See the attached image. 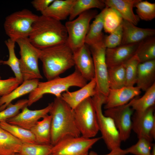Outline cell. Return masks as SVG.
I'll list each match as a JSON object with an SVG mask.
<instances>
[{"label": "cell", "instance_id": "obj_1", "mask_svg": "<svg viewBox=\"0 0 155 155\" xmlns=\"http://www.w3.org/2000/svg\"><path fill=\"white\" fill-rule=\"evenodd\" d=\"M28 38L33 45L42 50L66 43L67 33L61 21L42 15L33 24Z\"/></svg>", "mask_w": 155, "mask_h": 155}, {"label": "cell", "instance_id": "obj_2", "mask_svg": "<svg viewBox=\"0 0 155 155\" xmlns=\"http://www.w3.org/2000/svg\"><path fill=\"white\" fill-rule=\"evenodd\" d=\"M49 111L51 117V144L69 137H78L80 133L76 125L73 110L61 98L55 97Z\"/></svg>", "mask_w": 155, "mask_h": 155}, {"label": "cell", "instance_id": "obj_3", "mask_svg": "<svg viewBox=\"0 0 155 155\" xmlns=\"http://www.w3.org/2000/svg\"><path fill=\"white\" fill-rule=\"evenodd\" d=\"M39 59L47 80L59 77L75 65L73 52L67 42L40 50Z\"/></svg>", "mask_w": 155, "mask_h": 155}, {"label": "cell", "instance_id": "obj_4", "mask_svg": "<svg viewBox=\"0 0 155 155\" xmlns=\"http://www.w3.org/2000/svg\"><path fill=\"white\" fill-rule=\"evenodd\" d=\"M87 82L76 68L72 73L65 77L59 76L46 82H39L36 87L29 94L28 106H31L46 94L61 97L62 93L68 91L70 87L82 88Z\"/></svg>", "mask_w": 155, "mask_h": 155}, {"label": "cell", "instance_id": "obj_5", "mask_svg": "<svg viewBox=\"0 0 155 155\" xmlns=\"http://www.w3.org/2000/svg\"><path fill=\"white\" fill-rule=\"evenodd\" d=\"M38 16L26 9L13 13L5 18L4 27L6 34L15 42L19 39L28 38Z\"/></svg>", "mask_w": 155, "mask_h": 155}, {"label": "cell", "instance_id": "obj_6", "mask_svg": "<svg viewBox=\"0 0 155 155\" xmlns=\"http://www.w3.org/2000/svg\"><path fill=\"white\" fill-rule=\"evenodd\" d=\"M16 42L20 48V69L24 81L42 79L38 63L40 50L33 45L28 38L19 39Z\"/></svg>", "mask_w": 155, "mask_h": 155}, {"label": "cell", "instance_id": "obj_7", "mask_svg": "<svg viewBox=\"0 0 155 155\" xmlns=\"http://www.w3.org/2000/svg\"><path fill=\"white\" fill-rule=\"evenodd\" d=\"M73 111L75 123L81 135L87 138L95 137L99 129L92 97L82 101Z\"/></svg>", "mask_w": 155, "mask_h": 155}, {"label": "cell", "instance_id": "obj_8", "mask_svg": "<svg viewBox=\"0 0 155 155\" xmlns=\"http://www.w3.org/2000/svg\"><path fill=\"white\" fill-rule=\"evenodd\" d=\"M98 14L97 10L90 9L82 13L75 19L66 22L65 26L67 33V43L73 52L85 44L90 23Z\"/></svg>", "mask_w": 155, "mask_h": 155}, {"label": "cell", "instance_id": "obj_9", "mask_svg": "<svg viewBox=\"0 0 155 155\" xmlns=\"http://www.w3.org/2000/svg\"><path fill=\"white\" fill-rule=\"evenodd\" d=\"M95 106L99 131L108 149L110 151L120 147L121 140L119 131L113 120L105 115L102 107L106 98L97 93L92 97Z\"/></svg>", "mask_w": 155, "mask_h": 155}, {"label": "cell", "instance_id": "obj_10", "mask_svg": "<svg viewBox=\"0 0 155 155\" xmlns=\"http://www.w3.org/2000/svg\"><path fill=\"white\" fill-rule=\"evenodd\" d=\"M94 64L97 93L106 98L109 92L108 68L104 40L89 46Z\"/></svg>", "mask_w": 155, "mask_h": 155}, {"label": "cell", "instance_id": "obj_11", "mask_svg": "<svg viewBox=\"0 0 155 155\" xmlns=\"http://www.w3.org/2000/svg\"><path fill=\"white\" fill-rule=\"evenodd\" d=\"M101 137L87 138L81 136L63 139L53 146L52 155H88L89 151Z\"/></svg>", "mask_w": 155, "mask_h": 155}, {"label": "cell", "instance_id": "obj_12", "mask_svg": "<svg viewBox=\"0 0 155 155\" xmlns=\"http://www.w3.org/2000/svg\"><path fill=\"white\" fill-rule=\"evenodd\" d=\"M134 111L128 103L105 109L104 115L111 118L119 131L121 141L129 137L132 130V117Z\"/></svg>", "mask_w": 155, "mask_h": 155}, {"label": "cell", "instance_id": "obj_13", "mask_svg": "<svg viewBox=\"0 0 155 155\" xmlns=\"http://www.w3.org/2000/svg\"><path fill=\"white\" fill-rule=\"evenodd\" d=\"M154 106L142 113L135 112L132 117V130L138 138H145L152 142L155 138Z\"/></svg>", "mask_w": 155, "mask_h": 155}, {"label": "cell", "instance_id": "obj_14", "mask_svg": "<svg viewBox=\"0 0 155 155\" xmlns=\"http://www.w3.org/2000/svg\"><path fill=\"white\" fill-rule=\"evenodd\" d=\"M50 103L45 108L42 109L31 110L26 106L22 111L16 116L8 119V123L18 126L23 128L30 130L41 118H42L49 113L52 105Z\"/></svg>", "mask_w": 155, "mask_h": 155}, {"label": "cell", "instance_id": "obj_15", "mask_svg": "<svg viewBox=\"0 0 155 155\" xmlns=\"http://www.w3.org/2000/svg\"><path fill=\"white\" fill-rule=\"evenodd\" d=\"M139 43L121 44L114 48H106V60L108 69L125 64L135 54Z\"/></svg>", "mask_w": 155, "mask_h": 155}, {"label": "cell", "instance_id": "obj_16", "mask_svg": "<svg viewBox=\"0 0 155 155\" xmlns=\"http://www.w3.org/2000/svg\"><path fill=\"white\" fill-rule=\"evenodd\" d=\"M75 68L88 81L95 78L94 64L89 46L85 44L73 52Z\"/></svg>", "mask_w": 155, "mask_h": 155}, {"label": "cell", "instance_id": "obj_17", "mask_svg": "<svg viewBox=\"0 0 155 155\" xmlns=\"http://www.w3.org/2000/svg\"><path fill=\"white\" fill-rule=\"evenodd\" d=\"M141 93V90L136 86H125L119 89H109L104 104V108L105 110L126 104Z\"/></svg>", "mask_w": 155, "mask_h": 155}, {"label": "cell", "instance_id": "obj_18", "mask_svg": "<svg viewBox=\"0 0 155 155\" xmlns=\"http://www.w3.org/2000/svg\"><path fill=\"white\" fill-rule=\"evenodd\" d=\"M122 25L123 36L121 44L139 43L147 38L155 36L154 29L137 27L123 20Z\"/></svg>", "mask_w": 155, "mask_h": 155}, {"label": "cell", "instance_id": "obj_19", "mask_svg": "<svg viewBox=\"0 0 155 155\" xmlns=\"http://www.w3.org/2000/svg\"><path fill=\"white\" fill-rule=\"evenodd\" d=\"M97 93L96 82L94 78L79 90L63 92L61 98L73 110L82 101L92 97Z\"/></svg>", "mask_w": 155, "mask_h": 155}, {"label": "cell", "instance_id": "obj_20", "mask_svg": "<svg viewBox=\"0 0 155 155\" xmlns=\"http://www.w3.org/2000/svg\"><path fill=\"white\" fill-rule=\"evenodd\" d=\"M141 0H103L105 7L115 9L123 20L135 25H137L140 19L133 12V8Z\"/></svg>", "mask_w": 155, "mask_h": 155}, {"label": "cell", "instance_id": "obj_21", "mask_svg": "<svg viewBox=\"0 0 155 155\" xmlns=\"http://www.w3.org/2000/svg\"><path fill=\"white\" fill-rule=\"evenodd\" d=\"M155 83V59L140 63L138 67L136 84L145 92Z\"/></svg>", "mask_w": 155, "mask_h": 155}, {"label": "cell", "instance_id": "obj_22", "mask_svg": "<svg viewBox=\"0 0 155 155\" xmlns=\"http://www.w3.org/2000/svg\"><path fill=\"white\" fill-rule=\"evenodd\" d=\"M75 0H54L42 15L61 21L69 16Z\"/></svg>", "mask_w": 155, "mask_h": 155}, {"label": "cell", "instance_id": "obj_23", "mask_svg": "<svg viewBox=\"0 0 155 155\" xmlns=\"http://www.w3.org/2000/svg\"><path fill=\"white\" fill-rule=\"evenodd\" d=\"M39 80L34 79L24 81L9 94L0 98V111L5 109L16 99L30 94L37 86Z\"/></svg>", "mask_w": 155, "mask_h": 155}, {"label": "cell", "instance_id": "obj_24", "mask_svg": "<svg viewBox=\"0 0 155 155\" xmlns=\"http://www.w3.org/2000/svg\"><path fill=\"white\" fill-rule=\"evenodd\" d=\"M51 116L47 114L30 129L35 137L36 144H51Z\"/></svg>", "mask_w": 155, "mask_h": 155}, {"label": "cell", "instance_id": "obj_25", "mask_svg": "<svg viewBox=\"0 0 155 155\" xmlns=\"http://www.w3.org/2000/svg\"><path fill=\"white\" fill-rule=\"evenodd\" d=\"M23 143L0 126V155L18 153Z\"/></svg>", "mask_w": 155, "mask_h": 155}, {"label": "cell", "instance_id": "obj_26", "mask_svg": "<svg viewBox=\"0 0 155 155\" xmlns=\"http://www.w3.org/2000/svg\"><path fill=\"white\" fill-rule=\"evenodd\" d=\"M128 104L135 113H144L155 104V83L145 92V94L139 98H133Z\"/></svg>", "mask_w": 155, "mask_h": 155}, {"label": "cell", "instance_id": "obj_27", "mask_svg": "<svg viewBox=\"0 0 155 155\" xmlns=\"http://www.w3.org/2000/svg\"><path fill=\"white\" fill-rule=\"evenodd\" d=\"M90 26L86 36L85 43L88 46L103 41L104 37L102 32L103 29V13L98 14Z\"/></svg>", "mask_w": 155, "mask_h": 155}, {"label": "cell", "instance_id": "obj_28", "mask_svg": "<svg viewBox=\"0 0 155 155\" xmlns=\"http://www.w3.org/2000/svg\"><path fill=\"white\" fill-rule=\"evenodd\" d=\"M105 7L103 0H75L69 16V20L75 19L82 13L92 8L102 10Z\"/></svg>", "mask_w": 155, "mask_h": 155}, {"label": "cell", "instance_id": "obj_29", "mask_svg": "<svg viewBox=\"0 0 155 155\" xmlns=\"http://www.w3.org/2000/svg\"><path fill=\"white\" fill-rule=\"evenodd\" d=\"M0 126L23 144L36 143L35 137L30 130L9 124L6 121L0 122Z\"/></svg>", "mask_w": 155, "mask_h": 155}, {"label": "cell", "instance_id": "obj_30", "mask_svg": "<svg viewBox=\"0 0 155 155\" xmlns=\"http://www.w3.org/2000/svg\"><path fill=\"white\" fill-rule=\"evenodd\" d=\"M5 42L8 51L9 56L7 60L2 61V64L7 65L10 67L15 77L21 84L24 80L21 71L19 59L17 58L15 53L16 42L9 38Z\"/></svg>", "mask_w": 155, "mask_h": 155}, {"label": "cell", "instance_id": "obj_31", "mask_svg": "<svg viewBox=\"0 0 155 155\" xmlns=\"http://www.w3.org/2000/svg\"><path fill=\"white\" fill-rule=\"evenodd\" d=\"M135 54L140 63L155 59V36L147 38L140 42Z\"/></svg>", "mask_w": 155, "mask_h": 155}, {"label": "cell", "instance_id": "obj_32", "mask_svg": "<svg viewBox=\"0 0 155 155\" xmlns=\"http://www.w3.org/2000/svg\"><path fill=\"white\" fill-rule=\"evenodd\" d=\"M102 11L103 29L105 32L110 34L121 24L123 19L119 13L113 8L105 7Z\"/></svg>", "mask_w": 155, "mask_h": 155}, {"label": "cell", "instance_id": "obj_33", "mask_svg": "<svg viewBox=\"0 0 155 155\" xmlns=\"http://www.w3.org/2000/svg\"><path fill=\"white\" fill-rule=\"evenodd\" d=\"M108 72L109 89H117L125 86V64L115 67L108 69Z\"/></svg>", "mask_w": 155, "mask_h": 155}, {"label": "cell", "instance_id": "obj_34", "mask_svg": "<svg viewBox=\"0 0 155 155\" xmlns=\"http://www.w3.org/2000/svg\"><path fill=\"white\" fill-rule=\"evenodd\" d=\"M53 146L51 144H23L19 155H50Z\"/></svg>", "mask_w": 155, "mask_h": 155}, {"label": "cell", "instance_id": "obj_35", "mask_svg": "<svg viewBox=\"0 0 155 155\" xmlns=\"http://www.w3.org/2000/svg\"><path fill=\"white\" fill-rule=\"evenodd\" d=\"M140 61L136 54L125 64V86H133L136 84L138 66Z\"/></svg>", "mask_w": 155, "mask_h": 155}, {"label": "cell", "instance_id": "obj_36", "mask_svg": "<svg viewBox=\"0 0 155 155\" xmlns=\"http://www.w3.org/2000/svg\"><path fill=\"white\" fill-rule=\"evenodd\" d=\"M134 7L136 8L137 15L142 20L148 21L152 20L155 18V3L148 1L141 0Z\"/></svg>", "mask_w": 155, "mask_h": 155}, {"label": "cell", "instance_id": "obj_37", "mask_svg": "<svg viewBox=\"0 0 155 155\" xmlns=\"http://www.w3.org/2000/svg\"><path fill=\"white\" fill-rule=\"evenodd\" d=\"M152 142L144 137L138 138L135 144L125 149L127 154L134 155H150L153 144Z\"/></svg>", "mask_w": 155, "mask_h": 155}, {"label": "cell", "instance_id": "obj_38", "mask_svg": "<svg viewBox=\"0 0 155 155\" xmlns=\"http://www.w3.org/2000/svg\"><path fill=\"white\" fill-rule=\"evenodd\" d=\"M28 99H22L17 101L15 104H9L4 110L0 111V122L6 121L17 115L20 111L25 106H28Z\"/></svg>", "mask_w": 155, "mask_h": 155}, {"label": "cell", "instance_id": "obj_39", "mask_svg": "<svg viewBox=\"0 0 155 155\" xmlns=\"http://www.w3.org/2000/svg\"><path fill=\"white\" fill-rule=\"evenodd\" d=\"M123 29L121 24L109 35L104 36V42L106 48H113L121 44Z\"/></svg>", "mask_w": 155, "mask_h": 155}, {"label": "cell", "instance_id": "obj_40", "mask_svg": "<svg viewBox=\"0 0 155 155\" xmlns=\"http://www.w3.org/2000/svg\"><path fill=\"white\" fill-rule=\"evenodd\" d=\"M20 84L15 77L5 80L0 79V97L6 95Z\"/></svg>", "mask_w": 155, "mask_h": 155}, {"label": "cell", "instance_id": "obj_41", "mask_svg": "<svg viewBox=\"0 0 155 155\" xmlns=\"http://www.w3.org/2000/svg\"><path fill=\"white\" fill-rule=\"evenodd\" d=\"M54 0H34L31 3L36 11L41 13L44 11Z\"/></svg>", "mask_w": 155, "mask_h": 155}, {"label": "cell", "instance_id": "obj_42", "mask_svg": "<svg viewBox=\"0 0 155 155\" xmlns=\"http://www.w3.org/2000/svg\"><path fill=\"white\" fill-rule=\"evenodd\" d=\"M127 154L125 149H123L119 147L111 150L109 153L106 154L100 155L92 151L89 153L88 155H126Z\"/></svg>", "mask_w": 155, "mask_h": 155}, {"label": "cell", "instance_id": "obj_43", "mask_svg": "<svg viewBox=\"0 0 155 155\" xmlns=\"http://www.w3.org/2000/svg\"><path fill=\"white\" fill-rule=\"evenodd\" d=\"M150 155H155V145L153 144L151 151Z\"/></svg>", "mask_w": 155, "mask_h": 155}, {"label": "cell", "instance_id": "obj_44", "mask_svg": "<svg viewBox=\"0 0 155 155\" xmlns=\"http://www.w3.org/2000/svg\"><path fill=\"white\" fill-rule=\"evenodd\" d=\"M2 61H1V60H0V65L2 63ZM1 77L0 76V79H1Z\"/></svg>", "mask_w": 155, "mask_h": 155}, {"label": "cell", "instance_id": "obj_45", "mask_svg": "<svg viewBox=\"0 0 155 155\" xmlns=\"http://www.w3.org/2000/svg\"><path fill=\"white\" fill-rule=\"evenodd\" d=\"M14 155H19V154L18 153V154H15Z\"/></svg>", "mask_w": 155, "mask_h": 155}, {"label": "cell", "instance_id": "obj_46", "mask_svg": "<svg viewBox=\"0 0 155 155\" xmlns=\"http://www.w3.org/2000/svg\"><path fill=\"white\" fill-rule=\"evenodd\" d=\"M50 155H52V154H51Z\"/></svg>", "mask_w": 155, "mask_h": 155}]
</instances>
